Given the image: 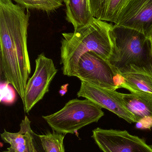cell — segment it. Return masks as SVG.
<instances>
[{"mask_svg": "<svg viewBox=\"0 0 152 152\" xmlns=\"http://www.w3.org/2000/svg\"><path fill=\"white\" fill-rule=\"evenodd\" d=\"M119 71L123 78L120 88L152 94V68L130 65Z\"/></svg>", "mask_w": 152, "mask_h": 152, "instance_id": "obj_11", "label": "cell"}, {"mask_svg": "<svg viewBox=\"0 0 152 152\" xmlns=\"http://www.w3.org/2000/svg\"><path fill=\"white\" fill-rule=\"evenodd\" d=\"M104 115L101 107L86 99L70 100L57 112L43 116L53 131L74 134L87 125L97 122Z\"/></svg>", "mask_w": 152, "mask_h": 152, "instance_id": "obj_4", "label": "cell"}, {"mask_svg": "<svg viewBox=\"0 0 152 152\" xmlns=\"http://www.w3.org/2000/svg\"><path fill=\"white\" fill-rule=\"evenodd\" d=\"M65 1H66V0H64V2Z\"/></svg>", "mask_w": 152, "mask_h": 152, "instance_id": "obj_20", "label": "cell"}, {"mask_svg": "<svg viewBox=\"0 0 152 152\" xmlns=\"http://www.w3.org/2000/svg\"><path fill=\"white\" fill-rule=\"evenodd\" d=\"M73 77L81 81L112 90L120 88L123 82L118 69L92 51L80 57Z\"/></svg>", "mask_w": 152, "mask_h": 152, "instance_id": "obj_5", "label": "cell"}, {"mask_svg": "<svg viewBox=\"0 0 152 152\" xmlns=\"http://www.w3.org/2000/svg\"><path fill=\"white\" fill-rule=\"evenodd\" d=\"M31 121L26 116L20 125L19 131L12 133L4 129L1 136L4 142L10 147L3 152H35L33 140L34 133L31 129Z\"/></svg>", "mask_w": 152, "mask_h": 152, "instance_id": "obj_12", "label": "cell"}, {"mask_svg": "<svg viewBox=\"0 0 152 152\" xmlns=\"http://www.w3.org/2000/svg\"><path fill=\"white\" fill-rule=\"evenodd\" d=\"M66 20L74 30L86 25L94 19L90 10L89 0H66Z\"/></svg>", "mask_w": 152, "mask_h": 152, "instance_id": "obj_13", "label": "cell"}, {"mask_svg": "<svg viewBox=\"0 0 152 152\" xmlns=\"http://www.w3.org/2000/svg\"><path fill=\"white\" fill-rule=\"evenodd\" d=\"M112 26L94 18L72 33L62 34L60 64L63 75L73 77L80 57L87 52H93L109 61L114 50Z\"/></svg>", "mask_w": 152, "mask_h": 152, "instance_id": "obj_2", "label": "cell"}, {"mask_svg": "<svg viewBox=\"0 0 152 152\" xmlns=\"http://www.w3.org/2000/svg\"><path fill=\"white\" fill-rule=\"evenodd\" d=\"M150 42V47H151V66L152 67V29L147 36Z\"/></svg>", "mask_w": 152, "mask_h": 152, "instance_id": "obj_19", "label": "cell"}, {"mask_svg": "<svg viewBox=\"0 0 152 152\" xmlns=\"http://www.w3.org/2000/svg\"><path fill=\"white\" fill-rule=\"evenodd\" d=\"M126 109L136 120V127L142 129L152 128V94L141 91L122 94Z\"/></svg>", "mask_w": 152, "mask_h": 152, "instance_id": "obj_10", "label": "cell"}, {"mask_svg": "<svg viewBox=\"0 0 152 152\" xmlns=\"http://www.w3.org/2000/svg\"><path fill=\"white\" fill-rule=\"evenodd\" d=\"M58 71L51 59L47 58L44 53L37 56L35 72L28 80L25 88L23 104L26 113H29L49 91Z\"/></svg>", "mask_w": 152, "mask_h": 152, "instance_id": "obj_6", "label": "cell"}, {"mask_svg": "<svg viewBox=\"0 0 152 152\" xmlns=\"http://www.w3.org/2000/svg\"><path fill=\"white\" fill-rule=\"evenodd\" d=\"M109 1L110 0H89L93 17L104 21Z\"/></svg>", "mask_w": 152, "mask_h": 152, "instance_id": "obj_16", "label": "cell"}, {"mask_svg": "<svg viewBox=\"0 0 152 152\" xmlns=\"http://www.w3.org/2000/svg\"><path fill=\"white\" fill-rule=\"evenodd\" d=\"M151 147H152V145H151Z\"/></svg>", "mask_w": 152, "mask_h": 152, "instance_id": "obj_21", "label": "cell"}, {"mask_svg": "<svg viewBox=\"0 0 152 152\" xmlns=\"http://www.w3.org/2000/svg\"><path fill=\"white\" fill-rule=\"evenodd\" d=\"M77 95L110 111L129 123H136L134 116L125 106L122 93L81 81Z\"/></svg>", "mask_w": 152, "mask_h": 152, "instance_id": "obj_8", "label": "cell"}, {"mask_svg": "<svg viewBox=\"0 0 152 152\" xmlns=\"http://www.w3.org/2000/svg\"><path fill=\"white\" fill-rule=\"evenodd\" d=\"M26 10L54 11L63 5L64 0H12Z\"/></svg>", "mask_w": 152, "mask_h": 152, "instance_id": "obj_15", "label": "cell"}, {"mask_svg": "<svg viewBox=\"0 0 152 152\" xmlns=\"http://www.w3.org/2000/svg\"><path fill=\"white\" fill-rule=\"evenodd\" d=\"M114 24L147 37L152 29V0H126Z\"/></svg>", "mask_w": 152, "mask_h": 152, "instance_id": "obj_9", "label": "cell"}, {"mask_svg": "<svg viewBox=\"0 0 152 152\" xmlns=\"http://www.w3.org/2000/svg\"><path fill=\"white\" fill-rule=\"evenodd\" d=\"M113 53L109 61L118 70L130 65L152 68L149 40L132 28L113 25Z\"/></svg>", "mask_w": 152, "mask_h": 152, "instance_id": "obj_3", "label": "cell"}, {"mask_svg": "<svg viewBox=\"0 0 152 152\" xmlns=\"http://www.w3.org/2000/svg\"><path fill=\"white\" fill-rule=\"evenodd\" d=\"M92 137L103 152H152L144 139L126 130L97 128Z\"/></svg>", "mask_w": 152, "mask_h": 152, "instance_id": "obj_7", "label": "cell"}, {"mask_svg": "<svg viewBox=\"0 0 152 152\" xmlns=\"http://www.w3.org/2000/svg\"><path fill=\"white\" fill-rule=\"evenodd\" d=\"M30 12L12 0H0L1 79L10 84L24 102L31 73L27 47Z\"/></svg>", "mask_w": 152, "mask_h": 152, "instance_id": "obj_1", "label": "cell"}, {"mask_svg": "<svg viewBox=\"0 0 152 152\" xmlns=\"http://www.w3.org/2000/svg\"><path fill=\"white\" fill-rule=\"evenodd\" d=\"M65 135L53 131L37 136L45 152H65L63 140Z\"/></svg>", "mask_w": 152, "mask_h": 152, "instance_id": "obj_14", "label": "cell"}, {"mask_svg": "<svg viewBox=\"0 0 152 152\" xmlns=\"http://www.w3.org/2000/svg\"><path fill=\"white\" fill-rule=\"evenodd\" d=\"M126 0H110L104 21L115 23Z\"/></svg>", "mask_w": 152, "mask_h": 152, "instance_id": "obj_17", "label": "cell"}, {"mask_svg": "<svg viewBox=\"0 0 152 152\" xmlns=\"http://www.w3.org/2000/svg\"><path fill=\"white\" fill-rule=\"evenodd\" d=\"M33 143H34V151L35 152H45L43 150L39 138L37 137V134H34V140H33Z\"/></svg>", "mask_w": 152, "mask_h": 152, "instance_id": "obj_18", "label": "cell"}]
</instances>
